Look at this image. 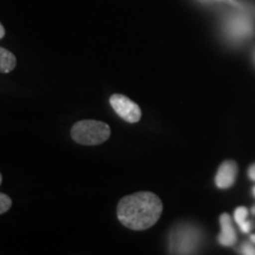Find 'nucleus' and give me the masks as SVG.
I'll list each match as a JSON object with an SVG mask.
<instances>
[{"label": "nucleus", "instance_id": "obj_1", "mask_svg": "<svg viewBox=\"0 0 255 255\" xmlns=\"http://www.w3.org/2000/svg\"><path fill=\"white\" fill-rule=\"evenodd\" d=\"M163 203L151 191H138L124 196L117 205V218L131 231L149 229L161 218Z\"/></svg>", "mask_w": 255, "mask_h": 255}, {"label": "nucleus", "instance_id": "obj_2", "mask_svg": "<svg viewBox=\"0 0 255 255\" xmlns=\"http://www.w3.org/2000/svg\"><path fill=\"white\" fill-rule=\"evenodd\" d=\"M111 129L107 123L95 120L79 121L72 127L71 136L82 145H98L110 138Z\"/></svg>", "mask_w": 255, "mask_h": 255}, {"label": "nucleus", "instance_id": "obj_3", "mask_svg": "<svg viewBox=\"0 0 255 255\" xmlns=\"http://www.w3.org/2000/svg\"><path fill=\"white\" fill-rule=\"evenodd\" d=\"M110 105L121 119L128 123L139 122L142 117L141 108L127 96L115 94L110 97Z\"/></svg>", "mask_w": 255, "mask_h": 255}, {"label": "nucleus", "instance_id": "obj_4", "mask_svg": "<svg viewBox=\"0 0 255 255\" xmlns=\"http://www.w3.org/2000/svg\"><path fill=\"white\" fill-rule=\"evenodd\" d=\"M238 174V165L233 161H226L221 164L219 168L218 174L215 177L216 186L221 189H226V188L232 187L235 182Z\"/></svg>", "mask_w": 255, "mask_h": 255}, {"label": "nucleus", "instance_id": "obj_5", "mask_svg": "<svg viewBox=\"0 0 255 255\" xmlns=\"http://www.w3.org/2000/svg\"><path fill=\"white\" fill-rule=\"evenodd\" d=\"M220 223H221V233L219 235V242L222 246H233L237 242V233L233 227L231 216L227 213H223L220 216Z\"/></svg>", "mask_w": 255, "mask_h": 255}, {"label": "nucleus", "instance_id": "obj_6", "mask_svg": "<svg viewBox=\"0 0 255 255\" xmlns=\"http://www.w3.org/2000/svg\"><path fill=\"white\" fill-rule=\"evenodd\" d=\"M17 66V58L11 51L0 46V72L8 73L13 71Z\"/></svg>", "mask_w": 255, "mask_h": 255}, {"label": "nucleus", "instance_id": "obj_7", "mask_svg": "<svg viewBox=\"0 0 255 255\" xmlns=\"http://www.w3.org/2000/svg\"><path fill=\"white\" fill-rule=\"evenodd\" d=\"M247 215L248 210L247 208H245V207H239V208L235 209L234 212L235 222L238 223L242 233H250L252 227H253V223L251 221H247Z\"/></svg>", "mask_w": 255, "mask_h": 255}, {"label": "nucleus", "instance_id": "obj_8", "mask_svg": "<svg viewBox=\"0 0 255 255\" xmlns=\"http://www.w3.org/2000/svg\"><path fill=\"white\" fill-rule=\"evenodd\" d=\"M231 30L235 36H245L251 32V25L242 18H234L231 23Z\"/></svg>", "mask_w": 255, "mask_h": 255}, {"label": "nucleus", "instance_id": "obj_9", "mask_svg": "<svg viewBox=\"0 0 255 255\" xmlns=\"http://www.w3.org/2000/svg\"><path fill=\"white\" fill-rule=\"evenodd\" d=\"M12 207V200L8 195L0 193V215L4 214Z\"/></svg>", "mask_w": 255, "mask_h": 255}, {"label": "nucleus", "instance_id": "obj_10", "mask_svg": "<svg viewBox=\"0 0 255 255\" xmlns=\"http://www.w3.org/2000/svg\"><path fill=\"white\" fill-rule=\"evenodd\" d=\"M241 252L244 254L253 255V254H255V247L253 246V245H251V244H245V245H242Z\"/></svg>", "mask_w": 255, "mask_h": 255}, {"label": "nucleus", "instance_id": "obj_11", "mask_svg": "<svg viewBox=\"0 0 255 255\" xmlns=\"http://www.w3.org/2000/svg\"><path fill=\"white\" fill-rule=\"evenodd\" d=\"M248 175H250L251 180H253V181H255V164H253V165H251L250 170H248Z\"/></svg>", "mask_w": 255, "mask_h": 255}, {"label": "nucleus", "instance_id": "obj_12", "mask_svg": "<svg viewBox=\"0 0 255 255\" xmlns=\"http://www.w3.org/2000/svg\"><path fill=\"white\" fill-rule=\"evenodd\" d=\"M4 37H5V28L2 26V24L0 23V39H2Z\"/></svg>", "mask_w": 255, "mask_h": 255}, {"label": "nucleus", "instance_id": "obj_13", "mask_svg": "<svg viewBox=\"0 0 255 255\" xmlns=\"http://www.w3.org/2000/svg\"><path fill=\"white\" fill-rule=\"evenodd\" d=\"M251 241L253 242V244H255V234H252L251 235Z\"/></svg>", "mask_w": 255, "mask_h": 255}, {"label": "nucleus", "instance_id": "obj_14", "mask_svg": "<svg viewBox=\"0 0 255 255\" xmlns=\"http://www.w3.org/2000/svg\"><path fill=\"white\" fill-rule=\"evenodd\" d=\"M1 182H2V176H1V174H0V184H1Z\"/></svg>", "mask_w": 255, "mask_h": 255}, {"label": "nucleus", "instance_id": "obj_15", "mask_svg": "<svg viewBox=\"0 0 255 255\" xmlns=\"http://www.w3.org/2000/svg\"><path fill=\"white\" fill-rule=\"evenodd\" d=\"M253 214L255 215V207H253Z\"/></svg>", "mask_w": 255, "mask_h": 255}, {"label": "nucleus", "instance_id": "obj_16", "mask_svg": "<svg viewBox=\"0 0 255 255\" xmlns=\"http://www.w3.org/2000/svg\"><path fill=\"white\" fill-rule=\"evenodd\" d=\"M253 193H254V195H255V187H254V189H253Z\"/></svg>", "mask_w": 255, "mask_h": 255}]
</instances>
